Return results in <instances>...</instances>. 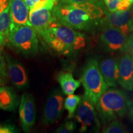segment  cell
<instances>
[{"instance_id":"24","label":"cell","mask_w":133,"mask_h":133,"mask_svg":"<svg viewBox=\"0 0 133 133\" xmlns=\"http://www.w3.org/2000/svg\"><path fill=\"white\" fill-rule=\"evenodd\" d=\"M122 52L128 53L133 56V33H131L128 37L127 41Z\"/></svg>"},{"instance_id":"23","label":"cell","mask_w":133,"mask_h":133,"mask_svg":"<svg viewBox=\"0 0 133 133\" xmlns=\"http://www.w3.org/2000/svg\"><path fill=\"white\" fill-rule=\"evenodd\" d=\"M19 131L12 124L7 123H0V133H15Z\"/></svg>"},{"instance_id":"16","label":"cell","mask_w":133,"mask_h":133,"mask_svg":"<svg viewBox=\"0 0 133 133\" xmlns=\"http://www.w3.org/2000/svg\"><path fill=\"white\" fill-rule=\"evenodd\" d=\"M19 104V97L13 88L0 86V109L13 111L17 107Z\"/></svg>"},{"instance_id":"13","label":"cell","mask_w":133,"mask_h":133,"mask_svg":"<svg viewBox=\"0 0 133 133\" xmlns=\"http://www.w3.org/2000/svg\"><path fill=\"white\" fill-rule=\"evenodd\" d=\"M118 83L126 91L133 89V56L125 53L118 61Z\"/></svg>"},{"instance_id":"18","label":"cell","mask_w":133,"mask_h":133,"mask_svg":"<svg viewBox=\"0 0 133 133\" xmlns=\"http://www.w3.org/2000/svg\"><path fill=\"white\" fill-rule=\"evenodd\" d=\"M11 31L9 5L0 14V46L8 44Z\"/></svg>"},{"instance_id":"10","label":"cell","mask_w":133,"mask_h":133,"mask_svg":"<svg viewBox=\"0 0 133 133\" xmlns=\"http://www.w3.org/2000/svg\"><path fill=\"white\" fill-rule=\"evenodd\" d=\"M19 118L24 132H29L35 123L36 107L33 96L25 92L22 96L19 104Z\"/></svg>"},{"instance_id":"27","label":"cell","mask_w":133,"mask_h":133,"mask_svg":"<svg viewBox=\"0 0 133 133\" xmlns=\"http://www.w3.org/2000/svg\"><path fill=\"white\" fill-rule=\"evenodd\" d=\"M9 76L7 70L0 71V86H4L8 83Z\"/></svg>"},{"instance_id":"4","label":"cell","mask_w":133,"mask_h":133,"mask_svg":"<svg viewBox=\"0 0 133 133\" xmlns=\"http://www.w3.org/2000/svg\"><path fill=\"white\" fill-rule=\"evenodd\" d=\"M80 81L84 89V95L96 105L101 96L108 89L96 59H89L84 65Z\"/></svg>"},{"instance_id":"26","label":"cell","mask_w":133,"mask_h":133,"mask_svg":"<svg viewBox=\"0 0 133 133\" xmlns=\"http://www.w3.org/2000/svg\"><path fill=\"white\" fill-rule=\"evenodd\" d=\"M132 3L130 0H120L118 5L117 11H126L131 9Z\"/></svg>"},{"instance_id":"15","label":"cell","mask_w":133,"mask_h":133,"mask_svg":"<svg viewBox=\"0 0 133 133\" xmlns=\"http://www.w3.org/2000/svg\"><path fill=\"white\" fill-rule=\"evenodd\" d=\"M99 68L108 88H115L119 84L118 61L114 58H107L100 63Z\"/></svg>"},{"instance_id":"11","label":"cell","mask_w":133,"mask_h":133,"mask_svg":"<svg viewBox=\"0 0 133 133\" xmlns=\"http://www.w3.org/2000/svg\"><path fill=\"white\" fill-rule=\"evenodd\" d=\"M9 78L17 88L23 89L29 85V79L24 67L19 61L11 57H6Z\"/></svg>"},{"instance_id":"9","label":"cell","mask_w":133,"mask_h":133,"mask_svg":"<svg viewBox=\"0 0 133 133\" xmlns=\"http://www.w3.org/2000/svg\"><path fill=\"white\" fill-rule=\"evenodd\" d=\"M133 21V9H129L126 11H116L115 12H107L103 19L101 26L107 25L118 28L128 36L131 32V26Z\"/></svg>"},{"instance_id":"1","label":"cell","mask_w":133,"mask_h":133,"mask_svg":"<svg viewBox=\"0 0 133 133\" xmlns=\"http://www.w3.org/2000/svg\"><path fill=\"white\" fill-rule=\"evenodd\" d=\"M108 12L101 0H91L83 3L55 4L52 14L59 24L82 31H92L101 26Z\"/></svg>"},{"instance_id":"31","label":"cell","mask_w":133,"mask_h":133,"mask_svg":"<svg viewBox=\"0 0 133 133\" xmlns=\"http://www.w3.org/2000/svg\"><path fill=\"white\" fill-rule=\"evenodd\" d=\"M91 0H61V2L64 3H83Z\"/></svg>"},{"instance_id":"22","label":"cell","mask_w":133,"mask_h":133,"mask_svg":"<svg viewBox=\"0 0 133 133\" xmlns=\"http://www.w3.org/2000/svg\"><path fill=\"white\" fill-rule=\"evenodd\" d=\"M49 0H24L30 10H35L45 6Z\"/></svg>"},{"instance_id":"21","label":"cell","mask_w":133,"mask_h":133,"mask_svg":"<svg viewBox=\"0 0 133 133\" xmlns=\"http://www.w3.org/2000/svg\"><path fill=\"white\" fill-rule=\"evenodd\" d=\"M76 128V123L71 120L65 121L60 125L55 132L57 133H70L74 132Z\"/></svg>"},{"instance_id":"7","label":"cell","mask_w":133,"mask_h":133,"mask_svg":"<svg viewBox=\"0 0 133 133\" xmlns=\"http://www.w3.org/2000/svg\"><path fill=\"white\" fill-rule=\"evenodd\" d=\"M64 96L59 89L50 93L43 111V122L46 125L54 124L64 112Z\"/></svg>"},{"instance_id":"25","label":"cell","mask_w":133,"mask_h":133,"mask_svg":"<svg viewBox=\"0 0 133 133\" xmlns=\"http://www.w3.org/2000/svg\"><path fill=\"white\" fill-rule=\"evenodd\" d=\"M120 0H104L108 11L110 12L117 11L118 5Z\"/></svg>"},{"instance_id":"2","label":"cell","mask_w":133,"mask_h":133,"mask_svg":"<svg viewBox=\"0 0 133 133\" xmlns=\"http://www.w3.org/2000/svg\"><path fill=\"white\" fill-rule=\"evenodd\" d=\"M39 35L50 48L64 56L77 52L86 44V35L60 24L56 20Z\"/></svg>"},{"instance_id":"6","label":"cell","mask_w":133,"mask_h":133,"mask_svg":"<svg viewBox=\"0 0 133 133\" xmlns=\"http://www.w3.org/2000/svg\"><path fill=\"white\" fill-rule=\"evenodd\" d=\"M96 111L95 105L85 95L83 96L74 115L79 124V132H99L101 124Z\"/></svg>"},{"instance_id":"28","label":"cell","mask_w":133,"mask_h":133,"mask_svg":"<svg viewBox=\"0 0 133 133\" xmlns=\"http://www.w3.org/2000/svg\"><path fill=\"white\" fill-rule=\"evenodd\" d=\"M2 46H0V71L6 70L7 65H6V61H5L4 57L2 56Z\"/></svg>"},{"instance_id":"12","label":"cell","mask_w":133,"mask_h":133,"mask_svg":"<svg viewBox=\"0 0 133 133\" xmlns=\"http://www.w3.org/2000/svg\"><path fill=\"white\" fill-rule=\"evenodd\" d=\"M9 12L11 28L21 25H31L29 21L30 9L24 0H10Z\"/></svg>"},{"instance_id":"34","label":"cell","mask_w":133,"mask_h":133,"mask_svg":"<svg viewBox=\"0 0 133 133\" xmlns=\"http://www.w3.org/2000/svg\"><path fill=\"white\" fill-rule=\"evenodd\" d=\"M130 1L132 3V4H133V0H130Z\"/></svg>"},{"instance_id":"3","label":"cell","mask_w":133,"mask_h":133,"mask_svg":"<svg viewBox=\"0 0 133 133\" xmlns=\"http://www.w3.org/2000/svg\"><path fill=\"white\" fill-rule=\"evenodd\" d=\"M128 99L120 89H107L96 105L100 119L104 124L119 118H123L128 111Z\"/></svg>"},{"instance_id":"30","label":"cell","mask_w":133,"mask_h":133,"mask_svg":"<svg viewBox=\"0 0 133 133\" xmlns=\"http://www.w3.org/2000/svg\"><path fill=\"white\" fill-rule=\"evenodd\" d=\"M10 0H0V14L9 5Z\"/></svg>"},{"instance_id":"17","label":"cell","mask_w":133,"mask_h":133,"mask_svg":"<svg viewBox=\"0 0 133 133\" xmlns=\"http://www.w3.org/2000/svg\"><path fill=\"white\" fill-rule=\"evenodd\" d=\"M57 81L61 86L62 91L66 95L74 94L80 86V81L76 80L70 72H62L57 76Z\"/></svg>"},{"instance_id":"32","label":"cell","mask_w":133,"mask_h":133,"mask_svg":"<svg viewBox=\"0 0 133 133\" xmlns=\"http://www.w3.org/2000/svg\"><path fill=\"white\" fill-rule=\"evenodd\" d=\"M131 31H133V21H132V26H131Z\"/></svg>"},{"instance_id":"5","label":"cell","mask_w":133,"mask_h":133,"mask_svg":"<svg viewBox=\"0 0 133 133\" xmlns=\"http://www.w3.org/2000/svg\"><path fill=\"white\" fill-rule=\"evenodd\" d=\"M8 44L25 56H31L38 51L36 31L31 25H21L11 28Z\"/></svg>"},{"instance_id":"14","label":"cell","mask_w":133,"mask_h":133,"mask_svg":"<svg viewBox=\"0 0 133 133\" xmlns=\"http://www.w3.org/2000/svg\"><path fill=\"white\" fill-rule=\"evenodd\" d=\"M52 10L43 8L30 11L29 21L36 32L40 34L54 21Z\"/></svg>"},{"instance_id":"20","label":"cell","mask_w":133,"mask_h":133,"mask_svg":"<svg viewBox=\"0 0 133 133\" xmlns=\"http://www.w3.org/2000/svg\"><path fill=\"white\" fill-rule=\"evenodd\" d=\"M102 132L104 133H127L128 131L122 123L118 119H115L105 124Z\"/></svg>"},{"instance_id":"8","label":"cell","mask_w":133,"mask_h":133,"mask_svg":"<svg viewBox=\"0 0 133 133\" xmlns=\"http://www.w3.org/2000/svg\"><path fill=\"white\" fill-rule=\"evenodd\" d=\"M101 27L102 31L100 36V43L102 47L110 52H122L128 36L118 28L107 25Z\"/></svg>"},{"instance_id":"19","label":"cell","mask_w":133,"mask_h":133,"mask_svg":"<svg viewBox=\"0 0 133 133\" xmlns=\"http://www.w3.org/2000/svg\"><path fill=\"white\" fill-rule=\"evenodd\" d=\"M81 97L72 94L68 95L64 102V107L68 111V118L74 116L78 106L80 102Z\"/></svg>"},{"instance_id":"29","label":"cell","mask_w":133,"mask_h":133,"mask_svg":"<svg viewBox=\"0 0 133 133\" xmlns=\"http://www.w3.org/2000/svg\"><path fill=\"white\" fill-rule=\"evenodd\" d=\"M128 115L129 119L133 123V98L128 102Z\"/></svg>"},{"instance_id":"33","label":"cell","mask_w":133,"mask_h":133,"mask_svg":"<svg viewBox=\"0 0 133 133\" xmlns=\"http://www.w3.org/2000/svg\"><path fill=\"white\" fill-rule=\"evenodd\" d=\"M52 1H54L55 3H56V2H57V1H59V0H52Z\"/></svg>"}]
</instances>
